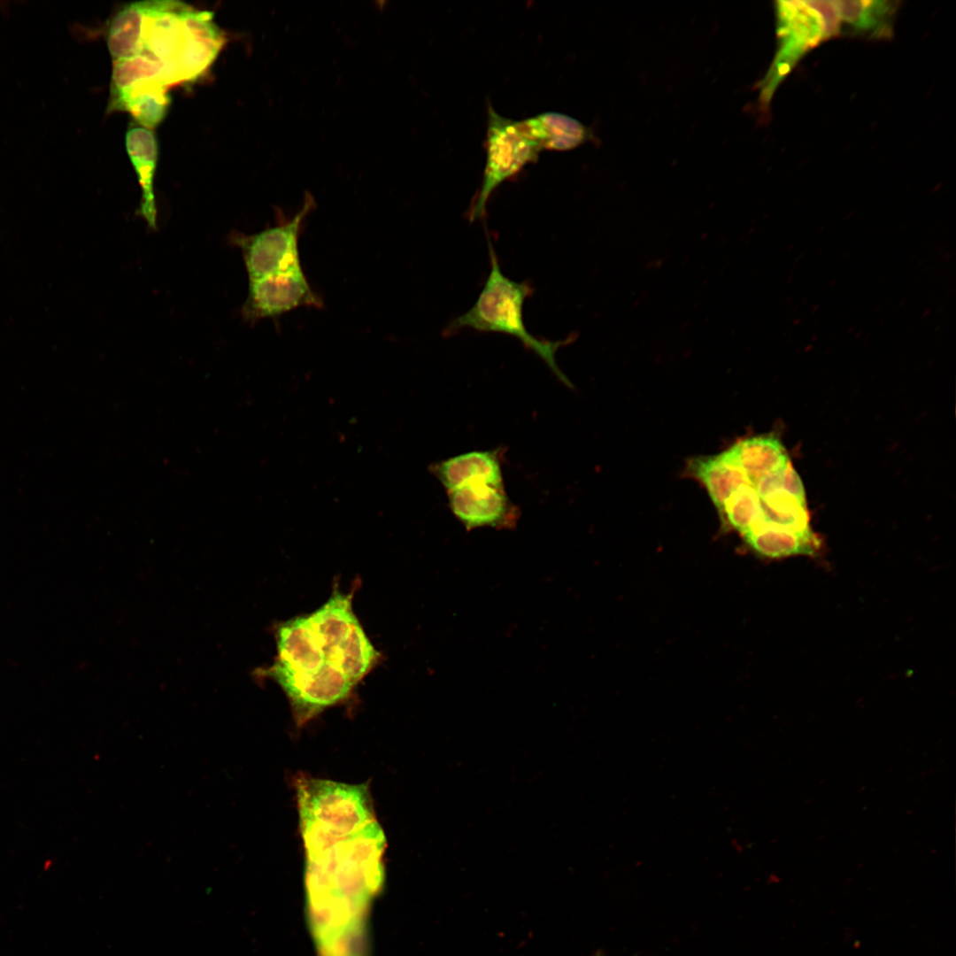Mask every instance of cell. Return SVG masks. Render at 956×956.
Returning a JSON list of instances; mask_svg holds the SVG:
<instances>
[{"label": "cell", "instance_id": "6", "mask_svg": "<svg viewBox=\"0 0 956 956\" xmlns=\"http://www.w3.org/2000/svg\"><path fill=\"white\" fill-rule=\"evenodd\" d=\"M352 595L335 589L319 609L308 614L328 662L357 684L374 667L379 653L352 609Z\"/></svg>", "mask_w": 956, "mask_h": 956}, {"label": "cell", "instance_id": "14", "mask_svg": "<svg viewBox=\"0 0 956 956\" xmlns=\"http://www.w3.org/2000/svg\"><path fill=\"white\" fill-rule=\"evenodd\" d=\"M127 154L135 167L142 189L140 214L148 227L156 229L158 211L153 190L158 144L153 132L144 127H133L126 135Z\"/></svg>", "mask_w": 956, "mask_h": 956}, {"label": "cell", "instance_id": "12", "mask_svg": "<svg viewBox=\"0 0 956 956\" xmlns=\"http://www.w3.org/2000/svg\"><path fill=\"white\" fill-rule=\"evenodd\" d=\"M431 471L447 491L470 484L504 485L501 460L496 450L452 456L433 464Z\"/></svg>", "mask_w": 956, "mask_h": 956}, {"label": "cell", "instance_id": "15", "mask_svg": "<svg viewBox=\"0 0 956 956\" xmlns=\"http://www.w3.org/2000/svg\"><path fill=\"white\" fill-rule=\"evenodd\" d=\"M841 33L886 37L891 35L898 3L891 1H835Z\"/></svg>", "mask_w": 956, "mask_h": 956}, {"label": "cell", "instance_id": "9", "mask_svg": "<svg viewBox=\"0 0 956 956\" xmlns=\"http://www.w3.org/2000/svg\"><path fill=\"white\" fill-rule=\"evenodd\" d=\"M778 17L777 79L786 75L809 50L841 34L835 1L779 2Z\"/></svg>", "mask_w": 956, "mask_h": 956}, {"label": "cell", "instance_id": "16", "mask_svg": "<svg viewBox=\"0 0 956 956\" xmlns=\"http://www.w3.org/2000/svg\"><path fill=\"white\" fill-rule=\"evenodd\" d=\"M744 540L759 554L774 559L813 555L821 548V541L812 530L799 532L783 527L763 528Z\"/></svg>", "mask_w": 956, "mask_h": 956}, {"label": "cell", "instance_id": "11", "mask_svg": "<svg viewBox=\"0 0 956 956\" xmlns=\"http://www.w3.org/2000/svg\"><path fill=\"white\" fill-rule=\"evenodd\" d=\"M449 507L467 528H509L515 524L517 508L504 485L470 484L447 491Z\"/></svg>", "mask_w": 956, "mask_h": 956}, {"label": "cell", "instance_id": "8", "mask_svg": "<svg viewBox=\"0 0 956 956\" xmlns=\"http://www.w3.org/2000/svg\"><path fill=\"white\" fill-rule=\"evenodd\" d=\"M314 207L313 197L306 193L302 208L293 217L279 212L274 226L255 235L236 236L250 281L302 269L298 240L303 223Z\"/></svg>", "mask_w": 956, "mask_h": 956}, {"label": "cell", "instance_id": "2", "mask_svg": "<svg viewBox=\"0 0 956 956\" xmlns=\"http://www.w3.org/2000/svg\"><path fill=\"white\" fill-rule=\"evenodd\" d=\"M490 271L474 305L458 316L446 328V334H455L463 328L478 332L500 333L517 338L525 348L532 351L567 386H571L567 375L556 362L557 351L569 343L570 338L549 341L533 335L526 328L523 317L525 300L533 289L527 282L507 277L502 271L496 251L490 243Z\"/></svg>", "mask_w": 956, "mask_h": 956}, {"label": "cell", "instance_id": "1", "mask_svg": "<svg viewBox=\"0 0 956 956\" xmlns=\"http://www.w3.org/2000/svg\"><path fill=\"white\" fill-rule=\"evenodd\" d=\"M142 3L140 38L133 55L155 61L168 86L197 79L212 64L225 41L213 13L176 1Z\"/></svg>", "mask_w": 956, "mask_h": 956}, {"label": "cell", "instance_id": "13", "mask_svg": "<svg viewBox=\"0 0 956 956\" xmlns=\"http://www.w3.org/2000/svg\"><path fill=\"white\" fill-rule=\"evenodd\" d=\"M520 131L540 150H572L588 138V130L577 120L560 112H545L517 120Z\"/></svg>", "mask_w": 956, "mask_h": 956}, {"label": "cell", "instance_id": "10", "mask_svg": "<svg viewBox=\"0 0 956 956\" xmlns=\"http://www.w3.org/2000/svg\"><path fill=\"white\" fill-rule=\"evenodd\" d=\"M321 308L303 269L250 281L243 314L248 320L275 318L298 307Z\"/></svg>", "mask_w": 956, "mask_h": 956}, {"label": "cell", "instance_id": "7", "mask_svg": "<svg viewBox=\"0 0 956 956\" xmlns=\"http://www.w3.org/2000/svg\"><path fill=\"white\" fill-rule=\"evenodd\" d=\"M540 151L520 131L517 120L500 115L489 104L486 163L481 189L468 212L469 220L483 219L487 203L495 189L527 164L536 161Z\"/></svg>", "mask_w": 956, "mask_h": 956}, {"label": "cell", "instance_id": "3", "mask_svg": "<svg viewBox=\"0 0 956 956\" xmlns=\"http://www.w3.org/2000/svg\"><path fill=\"white\" fill-rule=\"evenodd\" d=\"M296 789L305 854L319 852L376 821L367 783L302 775L296 779Z\"/></svg>", "mask_w": 956, "mask_h": 956}, {"label": "cell", "instance_id": "4", "mask_svg": "<svg viewBox=\"0 0 956 956\" xmlns=\"http://www.w3.org/2000/svg\"><path fill=\"white\" fill-rule=\"evenodd\" d=\"M275 638V660L259 674L275 681L287 696L317 700L356 685L329 664L308 614L280 624Z\"/></svg>", "mask_w": 956, "mask_h": 956}, {"label": "cell", "instance_id": "5", "mask_svg": "<svg viewBox=\"0 0 956 956\" xmlns=\"http://www.w3.org/2000/svg\"><path fill=\"white\" fill-rule=\"evenodd\" d=\"M385 847L386 837L376 820L348 837L305 854L310 890L359 895L376 889L382 880Z\"/></svg>", "mask_w": 956, "mask_h": 956}]
</instances>
